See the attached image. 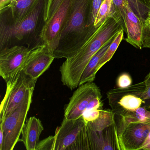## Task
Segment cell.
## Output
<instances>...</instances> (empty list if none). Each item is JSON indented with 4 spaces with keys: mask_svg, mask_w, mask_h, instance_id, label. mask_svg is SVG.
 <instances>
[{
    "mask_svg": "<svg viewBox=\"0 0 150 150\" xmlns=\"http://www.w3.org/2000/svg\"><path fill=\"white\" fill-rule=\"evenodd\" d=\"M122 29L121 20L114 12L77 52L62 64L59 71L63 85L71 89L79 87L83 71L92 57L107 42L115 39Z\"/></svg>",
    "mask_w": 150,
    "mask_h": 150,
    "instance_id": "6da1fadb",
    "label": "cell"
},
{
    "mask_svg": "<svg viewBox=\"0 0 150 150\" xmlns=\"http://www.w3.org/2000/svg\"><path fill=\"white\" fill-rule=\"evenodd\" d=\"M93 0H72L64 25L55 58L71 57L87 42L98 28L91 25Z\"/></svg>",
    "mask_w": 150,
    "mask_h": 150,
    "instance_id": "7a4b0ae2",
    "label": "cell"
},
{
    "mask_svg": "<svg viewBox=\"0 0 150 150\" xmlns=\"http://www.w3.org/2000/svg\"><path fill=\"white\" fill-rule=\"evenodd\" d=\"M47 1L38 0L28 15L19 22H13L4 11L0 12V50L14 45L26 44L30 47L36 42L42 44L39 35L45 23L44 16Z\"/></svg>",
    "mask_w": 150,
    "mask_h": 150,
    "instance_id": "3957f363",
    "label": "cell"
},
{
    "mask_svg": "<svg viewBox=\"0 0 150 150\" xmlns=\"http://www.w3.org/2000/svg\"><path fill=\"white\" fill-rule=\"evenodd\" d=\"M54 137V150H90L87 123L82 116L75 120L64 118Z\"/></svg>",
    "mask_w": 150,
    "mask_h": 150,
    "instance_id": "277c9868",
    "label": "cell"
},
{
    "mask_svg": "<svg viewBox=\"0 0 150 150\" xmlns=\"http://www.w3.org/2000/svg\"><path fill=\"white\" fill-rule=\"evenodd\" d=\"M38 79H32L23 70L6 82V94L1 105L0 120L14 110L31 91H34Z\"/></svg>",
    "mask_w": 150,
    "mask_h": 150,
    "instance_id": "5b68a950",
    "label": "cell"
},
{
    "mask_svg": "<svg viewBox=\"0 0 150 150\" xmlns=\"http://www.w3.org/2000/svg\"><path fill=\"white\" fill-rule=\"evenodd\" d=\"M34 91L28 95L20 105L4 119L0 120V131L3 134L1 150H13L20 140L30 108Z\"/></svg>",
    "mask_w": 150,
    "mask_h": 150,
    "instance_id": "8992f818",
    "label": "cell"
},
{
    "mask_svg": "<svg viewBox=\"0 0 150 150\" xmlns=\"http://www.w3.org/2000/svg\"><path fill=\"white\" fill-rule=\"evenodd\" d=\"M145 89L144 81L132 85L125 88H114L107 93L109 104L115 116L128 111H136L144 100L142 96Z\"/></svg>",
    "mask_w": 150,
    "mask_h": 150,
    "instance_id": "52a82bcc",
    "label": "cell"
},
{
    "mask_svg": "<svg viewBox=\"0 0 150 150\" xmlns=\"http://www.w3.org/2000/svg\"><path fill=\"white\" fill-rule=\"evenodd\" d=\"M124 11L125 41L137 49H150V30L145 19L134 13L129 0L125 2Z\"/></svg>",
    "mask_w": 150,
    "mask_h": 150,
    "instance_id": "ba28073f",
    "label": "cell"
},
{
    "mask_svg": "<svg viewBox=\"0 0 150 150\" xmlns=\"http://www.w3.org/2000/svg\"><path fill=\"white\" fill-rule=\"evenodd\" d=\"M72 0H64L52 18L45 23L39 35L41 43L53 53L57 48Z\"/></svg>",
    "mask_w": 150,
    "mask_h": 150,
    "instance_id": "9c48e42d",
    "label": "cell"
},
{
    "mask_svg": "<svg viewBox=\"0 0 150 150\" xmlns=\"http://www.w3.org/2000/svg\"><path fill=\"white\" fill-rule=\"evenodd\" d=\"M32 48L16 45L0 50V75L6 82L23 70Z\"/></svg>",
    "mask_w": 150,
    "mask_h": 150,
    "instance_id": "30bf717a",
    "label": "cell"
},
{
    "mask_svg": "<svg viewBox=\"0 0 150 150\" xmlns=\"http://www.w3.org/2000/svg\"><path fill=\"white\" fill-rule=\"evenodd\" d=\"M99 96H102L100 90L93 81L79 86L66 108L64 118L75 120L81 117L91 101Z\"/></svg>",
    "mask_w": 150,
    "mask_h": 150,
    "instance_id": "8fae6325",
    "label": "cell"
},
{
    "mask_svg": "<svg viewBox=\"0 0 150 150\" xmlns=\"http://www.w3.org/2000/svg\"><path fill=\"white\" fill-rule=\"evenodd\" d=\"M54 59L45 45H38L32 48L23 71L32 79H38L49 69Z\"/></svg>",
    "mask_w": 150,
    "mask_h": 150,
    "instance_id": "7c38bea8",
    "label": "cell"
},
{
    "mask_svg": "<svg viewBox=\"0 0 150 150\" xmlns=\"http://www.w3.org/2000/svg\"><path fill=\"white\" fill-rule=\"evenodd\" d=\"M150 132V125L147 124H128L117 136L119 150H139Z\"/></svg>",
    "mask_w": 150,
    "mask_h": 150,
    "instance_id": "4fadbf2b",
    "label": "cell"
},
{
    "mask_svg": "<svg viewBox=\"0 0 150 150\" xmlns=\"http://www.w3.org/2000/svg\"><path fill=\"white\" fill-rule=\"evenodd\" d=\"M90 150H119L116 122L103 130L94 131L87 125Z\"/></svg>",
    "mask_w": 150,
    "mask_h": 150,
    "instance_id": "5bb4252c",
    "label": "cell"
},
{
    "mask_svg": "<svg viewBox=\"0 0 150 150\" xmlns=\"http://www.w3.org/2000/svg\"><path fill=\"white\" fill-rule=\"evenodd\" d=\"M43 130L42 122L35 117H31L25 122L21 140L23 142L27 150H35Z\"/></svg>",
    "mask_w": 150,
    "mask_h": 150,
    "instance_id": "9a60e30c",
    "label": "cell"
},
{
    "mask_svg": "<svg viewBox=\"0 0 150 150\" xmlns=\"http://www.w3.org/2000/svg\"><path fill=\"white\" fill-rule=\"evenodd\" d=\"M115 119L117 135L126 125L132 122H140L150 125V108L140 107L136 111H128Z\"/></svg>",
    "mask_w": 150,
    "mask_h": 150,
    "instance_id": "2e32d148",
    "label": "cell"
},
{
    "mask_svg": "<svg viewBox=\"0 0 150 150\" xmlns=\"http://www.w3.org/2000/svg\"><path fill=\"white\" fill-rule=\"evenodd\" d=\"M38 0H15L8 8L2 10L15 23L25 18L35 7Z\"/></svg>",
    "mask_w": 150,
    "mask_h": 150,
    "instance_id": "e0dca14e",
    "label": "cell"
},
{
    "mask_svg": "<svg viewBox=\"0 0 150 150\" xmlns=\"http://www.w3.org/2000/svg\"><path fill=\"white\" fill-rule=\"evenodd\" d=\"M114 40H110L107 42L92 57L83 71L79 86L86 82H92L94 80L96 73L99 70L98 67L100 61Z\"/></svg>",
    "mask_w": 150,
    "mask_h": 150,
    "instance_id": "ac0fdd59",
    "label": "cell"
},
{
    "mask_svg": "<svg viewBox=\"0 0 150 150\" xmlns=\"http://www.w3.org/2000/svg\"><path fill=\"white\" fill-rule=\"evenodd\" d=\"M115 116L112 110H103L99 117L93 122L87 123V125L93 130L101 131L115 123Z\"/></svg>",
    "mask_w": 150,
    "mask_h": 150,
    "instance_id": "d6986e66",
    "label": "cell"
},
{
    "mask_svg": "<svg viewBox=\"0 0 150 150\" xmlns=\"http://www.w3.org/2000/svg\"><path fill=\"white\" fill-rule=\"evenodd\" d=\"M115 10L113 8V0H103L100 6L94 22V27L96 28L110 16Z\"/></svg>",
    "mask_w": 150,
    "mask_h": 150,
    "instance_id": "ffe728a7",
    "label": "cell"
},
{
    "mask_svg": "<svg viewBox=\"0 0 150 150\" xmlns=\"http://www.w3.org/2000/svg\"><path fill=\"white\" fill-rule=\"evenodd\" d=\"M124 33V31L123 29H122L117 36L115 38L114 40L112 41L109 47L107 50V51L106 52L100 61L99 67H98L99 70H100L105 64H106L107 62H109L112 58L113 55L118 48L120 43L122 40Z\"/></svg>",
    "mask_w": 150,
    "mask_h": 150,
    "instance_id": "44dd1931",
    "label": "cell"
},
{
    "mask_svg": "<svg viewBox=\"0 0 150 150\" xmlns=\"http://www.w3.org/2000/svg\"><path fill=\"white\" fill-rule=\"evenodd\" d=\"M64 0H48L45 11V23L48 22L54 14Z\"/></svg>",
    "mask_w": 150,
    "mask_h": 150,
    "instance_id": "7402d4cb",
    "label": "cell"
},
{
    "mask_svg": "<svg viewBox=\"0 0 150 150\" xmlns=\"http://www.w3.org/2000/svg\"><path fill=\"white\" fill-rule=\"evenodd\" d=\"M54 136H50L38 142L35 150H54Z\"/></svg>",
    "mask_w": 150,
    "mask_h": 150,
    "instance_id": "603a6c76",
    "label": "cell"
},
{
    "mask_svg": "<svg viewBox=\"0 0 150 150\" xmlns=\"http://www.w3.org/2000/svg\"><path fill=\"white\" fill-rule=\"evenodd\" d=\"M132 82L130 75L127 73H123L117 78L116 85L118 88H125L132 85Z\"/></svg>",
    "mask_w": 150,
    "mask_h": 150,
    "instance_id": "cb8c5ba5",
    "label": "cell"
},
{
    "mask_svg": "<svg viewBox=\"0 0 150 150\" xmlns=\"http://www.w3.org/2000/svg\"><path fill=\"white\" fill-rule=\"evenodd\" d=\"M103 109H95L86 110L82 115V117L86 122H93L97 119Z\"/></svg>",
    "mask_w": 150,
    "mask_h": 150,
    "instance_id": "d4e9b609",
    "label": "cell"
},
{
    "mask_svg": "<svg viewBox=\"0 0 150 150\" xmlns=\"http://www.w3.org/2000/svg\"><path fill=\"white\" fill-rule=\"evenodd\" d=\"M103 1V0H93L91 21V25L93 27H94L93 24L99 8H100V6Z\"/></svg>",
    "mask_w": 150,
    "mask_h": 150,
    "instance_id": "484cf974",
    "label": "cell"
},
{
    "mask_svg": "<svg viewBox=\"0 0 150 150\" xmlns=\"http://www.w3.org/2000/svg\"><path fill=\"white\" fill-rule=\"evenodd\" d=\"M145 89L142 96V99L144 100H150V71L146 76L144 80Z\"/></svg>",
    "mask_w": 150,
    "mask_h": 150,
    "instance_id": "4316f807",
    "label": "cell"
},
{
    "mask_svg": "<svg viewBox=\"0 0 150 150\" xmlns=\"http://www.w3.org/2000/svg\"><path fill=\"white\" fill-rule=\"evenodd\" d=\"M15 0H0V11L8 8Z\"/></svg>",
    "mask_w": 150,
    "mask_h": 150,
    "instance_id": "83f0119b",
    "label": "cell"
},
{
    "mask_svg": "<svg viewBox=\"0 0 150 150\" xmlns=\"http://www.w3.org/2000/svg\"><path fill=\"white\" fill-rule=\"evenodd\" d=\"M150 150V132L147 135L139 150Z\"/></svg>",
    "mask_w": 150,
    "mask_h": 150,
    "instance_id": "f1b7e54d",
    "label": "cell"
},
{
    "mask_svg": "<svg viewBox=\"0 0 150 150\" xmlns=\"http://www.w3.org/2000/svg\"><path fill=\"white\" fill-rule=\"evenodd\" d=\"M138 2L148 10H150V0H137Z\"/></svg>",
    "mask_w": 150,
    "mask_h": 150,
    "instance_id": "f546056e",
    "label": "cell"
},
{
    "mask_svg": "<svg viewBox=\"0 0 150 150\" xmlns=\"http://www.w3.org/2000/svg\"><path fill=\"white\" fill-rule=\"evenodd\" d=\"M146 23L150 30V10L147 13V16L145 19Z\"/></svg>",
    "mask_w": 150,
    "mask_h": 150,
    "instance_id": "4dcf8cb0",
    "label": "cell"
},
{
    "mask_svg": "<svg viewBox=\"0 0 150 150\" xmlns=\"http://www.w3.org/2000/svg\"><path fill=\"white\" fill-rule=\"evenodd\" d=\"M147 108H150V104H149V105H148V106H147Z\"/></svg>",
    "mask_w": 150,
    "mask_h": 150,
    "instance_id": "1f68e13d",
    "label": "cell"
}]
</instances>
